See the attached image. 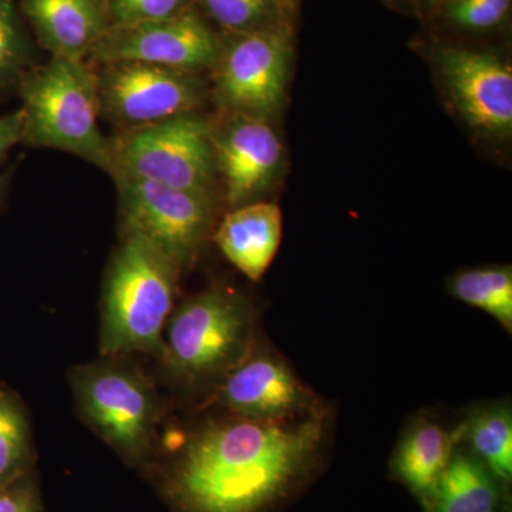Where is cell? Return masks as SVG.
Returning <instances> with one entry per match:
<instances>
[{
	"label": "cell",
	"instance_id": "obj_18",
	"mask_svg": "<svg viewBox=\"0 0 512 512\" xmlns=\"http://www.w3.org/2000/svg\"><path fill=\"white\" fill-rule=\"evenodd\" d=\"M205 18L225 35H247L296 25L298 6L286 0H197Z\"/></svg>",
	"mask_w": 512,
	"mask_h": 512
},
{
	"label": "cell",
	"instance_id": "obj_2",
	"mask_svg": "<svg viewBox=\"0 0 512 512\" xmlns=\"http://www.w3.org/2000/svg\"><path fill=\"white\" fill-rule=\"evenodd\" d=\"M181 272L144 239L123 234L104 281L101 355H164L163 329L173 313Z\"/></svg>",
	"mask_w": 512,
	"mask_h": 512
},
{
	"label": "cell",
	"instance_id": "obj_21",
	"mask_svg": "<svg viewBox=\"0 0 512 512\" xmlns=\"http://www.w3.org/2000/svg\"><path fill=\"white\" fill-rule=\"evenodd\" d=\"M511 9L512 0H448L423 20L448 35L485 36L507 26Z\"/></svg>",
	"mask_w": 512,
	"mask_h": 512
},
{
	"label": "cell",
	"instance_id": "obj_5",
	"mask_svg": "<svg viewBox=\"0 0 512 512\" xmlns=\"http://www.w3.org/2000/svg\"><path fill=\"white\" fill-rule=\"evenodd\" d=\"M448 109L484 143L512 136V67L504 50L441 37L420 40Z\"/></svg>",
	"mask_w": 512,
	"mask_h": 512
},
{
	"label": "cell",
	"instance_id": "obj_25",
	"mask_svg": "<svg viewBox=\"0 0 512 512\" xmlns=\"http://www.w3.org/2000/svg\"><path fill=\"white\" fill-rule=\"evenodd\" d=\"M0 512H42L33 481L25 476L0 487Z\"/></svg>",
	"mask_w": 512,
	"mask_h": 512
},
{
	"label": "cell",
	"instance_id": "obj_17",
	"mask_svg": "<svg viewBox=\"0 0 512 512\" xmlns=\"http://www.w3.org/2000/svg\"><path fill=\"white\" fill-rule=\"evenodd\" d=\"M426 501L430 512H495L500 488L476 456L454 451Z\"/></svg>",
	"mask_w": 512,
	"mask_h": 512
},
{
	"label": "cell",
	"instance_id": "obj_24",
	"mask_svg": "<svg viewBox=\"0 0 512 512\" xmlns=\"http://www.w3.org/2000/svg\"><path fill=\"white\" fill-rule=\"evenodd\" d=\"M103 3L110 26L173 18L191 6V0H103Z\"/></svg>",
	"mask_w": 512,
	"mask_h": 512
},
{
	"label": "cell",
	"instance_id": "obj_3",
	"mask_svg": "<svg viewBox=\"0 0 512 512\" xmlns=\"http://www.w3.org/2000/svg\"><path fill=\"white\" fill-rule=\"evenodd\" d=\"M23 143L55 148L109 173V138L101 133L97 73L84 59L52 57L20 82Z\"/></svg>",
	"mask_w": 512,
	"mask_h": 512
},
{
	"label": "cell",
	"instance_id": "obj_28",
	"mask_svg": "<svg viewBox=\"0 0 512 512\" xmlns=\"http://www.w3.org/2000/svg\"><path fill=\"white\" fill-rule=\"evenodd\" d=\"M447 2L448 0H419L417 18L426 19L434 10L439 9L441 5Z\"/></svg>",
	"mask_w": 512,
	"mask_h": 512
},
{
	"label": "cell",
	"instance_id": "obj_10",
	"mask_svg": "<svg viewBox=\"0 0 512 512\" xmlns=\"http://www.w3.org/2000/svg\"><path fill=\"white\" fill-rule=\"evenodd\" d=\"M101 116L123 130L197 113L205 97L200 74L137 62L101 63Z\"/></svg>",
	"mask_w": 512,
	"mask_h": 512
},
{
	"label": "cell",
	"instance_id": "obj_7",
	"mask_svg": "<svg viewBox=\"0 0 512 512\" xmlns=\"http://www.w3.org/2000/svg\"><path fill=\"white\" fill-rule=\"evenodd\" d=\"M70 382L84 420L104 441L130 463L146 456L160 413L146 377L104 360L74 367Z\"/></svg>",
	"mask_w": 512,
	"mask_h": 512
},
{
	"label": "cell",
	"instance_id": "obj_23",
	"mask_svg": "<svg viewBox=\"0 0 512 512\" xmlns=\"http://www.w3.org/2000/svg\"><path fill=\"white\" fill-rule=\"evenodd\" d=\"M30 49L13 0H0V84L23 76Z\"/></svg>",
	"mask_w": 512,
	"mask_h": 512
},
{
	"label": "cell",
	"instance_id": "obj_30",
	"mask_svg": "<svg viewBox=\"0 0 512 512\" xmlns=\"http://www.w3.org/2000/svg\"><path fill=\"white\" fill-rule=\"evenodd\" d=\"M3 194V181L2 178H0V197H2Z\"/></svg>",
	"mask_w": 512,
	"mask_h": 512
},
{
	"label": "cell",
	"instance_id": "obj_9",
	"mask_svg": "<svg viewBox=\"0 0 512 512\" xmlns=\"http://www.w3.org/2000/svg\"><path fill=\"white\" fill-rule=\"evenodd\" d=\"M123 234L153 245L181 271L200 254L215 221L214 195L153 181L114 178Z\"/></svg>",
	"mask_w": 512,
	"mask_h": 512
},
{
	"label": "cell",
	"instance_id": "obj_8",
	"mask_svg": "<svg viewBox=\"0 0 512 512\" xmlns=\"http://www.w3.org/2000/svg\"><path fill=\"white\" fill-rule=\"evenodd\" d=\"M295 56V26L227 36L214 70L222 113L274 120L286 100Z\"/></svg>",
	"mask_w": 512,
	"mask_h": 512
},
{
	"label": "cell",
	"instance_id": "obj_16",
	"mask_svg": "<svg viewBox=\"0 0 512 512\" xmlns=\"http://www.w3.org/2000/svg\"><path fill=\"white\" fill-rule=\"evenodd\" d=\"M461 434L463 429L448 433L439 424L419 421L407 431L397 450L394 473L414 494L426 500L456 451Z\"/></svg>",
	"mask_w": 512,
	"mask_h": 512
},
{
	"label": "cell",
	"instance_id": "obj_29",
	"mask_svg": "<svg viewBox=\"0 0 512 512\" xmlns=\"http://www.w3.org/2000/svg\"><path fill=\"white\" fill-rule=\"evenodd\" d=\"M286 2L292 3V5L299 6V3H301V0H286Z\"/></svg>",
	"mask_w": 512,
	"mask_h": 512
},
{
	"label": "cell",
	"instance_id": "obj_26",
	"mask_svg": "<svg viewBox=\"0 0 512 512\" xmlns=\"http://www.w3.org/2000/svg\"><path fill=\"white\" fill-rule=\"evenodd\" d=\"M23 130L25 120L22 109L0 116V163L16 144L23 143Z\"/></svg>",
	"mask_w": 512,
	"mask_h": 512
},
{
	"label": "cell",
	"instance_id": "obj_14",
	"mask_svg": "<svg viewBox=\"0 0 512 512\" xmlns=\"http://www.w3.org/2000/svg\"><path fill=\"white\" fill-rule=\"evenodd\" d=\"M282 238V212L272 202L232 208L214 231L225 258L251 281H259L274 261Z\"/></svg>",
	"mask_w": 512,
	"mask_h": 512
},
{
	"label": "cell",
	"instance_id": "obj_22",
	"mask_svg": "<svg viewBox=\"0 0 512 512\" xmlns=\"http://www.w3.org/2000/svg\"><path fill=\"white\" fill-rule=\"evenodd\" d=\"M30 460L32 443L25 407L15 394L0 389V487L25 477Z\"/></svg>",
	"mask_w": 512,
	"mask_h": 512
},
{
	"label": "cell",
	"instance_id": "obj_15",
	"mask_svg": "<svg viewBox=\"0 0 512 512\" xmlns=\"http://www.w3.org/2000/svg\"><path fill=\"white\" fill-rule=\"evenodd\" d=\"M23 10L53 57L86 59L110 28L103 0H23Z\"/></svg>",
	"mask_w": 512,
	"mask_h": 512
},
{
	"label": "cell",
	"instance_id": "obj_19",
	"mask_svg": "<svg viewBox=\"0 0 512 512\" xmlns=\"http://www.w3.org/2000/svg\"><path fill=\"white\" fill-rule=\"evenodd\" d=\"M458 301L487 312L504 329H512V271L510 266H483L458 272L450 279Z\"/></svg>",
	"mask_w": 512,
	"mask_h": 512
},
{
	"label": "cell",
	"instance_id": "obj_13",
	"mask_svg": "<svg viewBox=\"0 0 512 512\" xmlns=\"http://www.w3.org/2000/svg\"><path fill=\"white\" fill-rule=\"evenodd\" d=\"M215 400L234 416L258 421L299 419L323 409L281 357L256 349L221 380Z\"/></svg>",
	"mask_w": 512,
	"mask_h": 512
},
{
	"label": "cell",
	"instance_id": "obj_6",
	"mask_svg": "<svg viewBox=\"0 0 512 512\" xmlns=\"http://www.w3.org/2000/svg\"><path fill=\"white\" fill-rule=\"evenodd\" d=\"M109 174L214 195L217 181L211 123L183 114L123 130L109 138Z\"/></svg>",
	"mask_w": 512,
	"mask_h": 512
},
{
	"label": "cell",
	"instance_id": "obj_27",
	"mask_svg": "<svg viewBox=\"0 0 512 512\" xmlns=\"http://www.w3.org/2000/svg\"><path fill=\"white\" fill-rule=\"evenodd\" d=\"M387 8L403 13V15L417 16L419 0H380Z\"/></svg>",
	"mask_w": 512,
	"mask_h": 512
},
{
	"label": "cell",
	"instance_id": "obj_20",
	"mask_svg": "<svg viewBox=\"0 0 512 512\" xmlns=\"http://www.w3.org/2000/svg\"><path fill=\"white\" fill-rule=\"evenodd\" d=\"M466 436L474 456L493 473L497 480L511 481L512 477V417L508 409L484 410L477 413L466 426Z\"/></svg>",
	"mask_w": 512,
	"mask_h": 512
},
{
	"label": "cell",
	"instance_id": "obj_1",
	"mask_svg": "<svg viewBox=\"0 0 512 512\" xmlns=\"http://www.w3.org/2000/svg\"><path fill=\"white\" fill-rule=\"evenodd\" d=\"M325 409L288 421H215L185 444L165 481L180 512H266L301 487L318 466Z\"/></svg>",
	"mask_w": 512,
	"mask_h": 512
},
{
	"label": "cell",
	"instance_id": "obj_4",
	"mask_svg": "<svg viewBox=\"0 0 512 512\" xmlns=\"http://www.w3.org/2000/svg\"><path fill=\"white\" fill-rule=\"evenodd\" d=\"M255 311L242 293L215 285L168 319L164 359L190 382H221L255 349Z\"/></svg>",
	"mask_w": 512,
	"mask_h": 512
},
{
	"label": "cell",
	"instance_id": "obj_11",
	"mask_svg": "<svg viewBox=\"0 0 512 512\" xmlns=\"http://www.w3.org/2000/svg\"><path fill=\"white\" fill-rule=\"evenodd\" d=\"M222 39L197 9L173 18L110 26L90 50L96 63L137 62L200 74L214 70Z\"/></svg>",
	"mask_w": 512,
	"mask_h": 512
},
{
	"label": "cell",
	"instance_id": "obj_12",
	"mask_svg": "<svg viewBox=\"0 0 512 512\" xmlns=\"http://www.w3.org/2000/svg\"><path fill=\"white\" fill-rule=\"evenodd\" d=\"M211 143L229 207L256 202L278 180L285 148L271 121L222 113L211 123Z\"/></svg>",
	"mask_w": 512,
	"mask_h": 512
}]
</instances>
